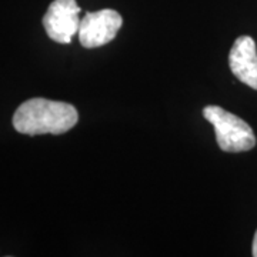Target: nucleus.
Returning <instances> with one entry per match:
<instances>
[{
  "mask_svg": "<svg viewBox=\"0 0 257 257\" xmlns=\"http://www.w3.org/2000/svg\"><path fill=\"white\" fill-rule=\"evenodd\" d=\"M79 120L76 107L64 103L35 97L22 103L13 116V126L19 133L37 135H63Z\"/></svg>",
  "mask_w": 257,
  "mask_h": 257,
  "instance_id": "nucleus-1",
  "label": "nucleus"
},
{
  "mask_svg": "<svg viewBox=\"0 0 257 257\" xmlns=\"http://www.w3.org/2000/svg\"><path fill=\"white\" fill-rule=\"evenodd\" d=\"M203 116L213 124L217 145L223 152L239 153L256 146V136L251 127L236 114L221 109L220 106H206Z\"/></svg>",
  "mask_w": 257,
  "mask_h": 257,
  "instance_id": "nucleus-2",
  "label": "nucleus"
},
{
  "mask_svg": "<svg viewBox=\"0 0 257 257\" xmlns=\"http://www.w3.org/2000/svg\"><path fill=\"white\" fill-rule=\"evenodd\" d=\"M80 8L76 0H53L43 18L47 36L62 45L72 43L80 28Z\"/></svg>",
  "mask_w": 257,
  "mask_h": 257,
  "instance_id": "nucleus-3",
  "label": "nucleus"
},
{
  "mask_svg": "<svg viewBox=\"0 0 257 257\" xmlns=\"http://www.w3.org/2000/svg\"><path fill=\"white\" fill-rule=\"evenodd\" d=\"M123 19L116 10L103 9L86 13L80 20L79 42L86 49L100 47L111 42L121 28Z\"/></svg>",
  "mask_w": 257,
  "mask_h": 257,
  "instance_id": "nucleus-4",
  "label": "nucleus"
},
{
  "mask_svg": "<svg viewBox=\"0 0 257 257\" xmlns=\"http://www.w3.org/2000/svg\"><path fill=\"white\" fill-rule=\"evenodd\" d=\"M231 73L240 82L257 90V49L256 42L250 36L236 39L229 55Z\"/></svg>",
  "mask_w": 257,
  "mask_h": 257,
  "instance_id": "nucleus-5",
  "label": "nucleus"
},
{
  "mask_svg": "<svg viewBox=\"0 0 257 257\" xmlns=\"http://www.w3.org/2000/svg\"><path fill=\"white\" fill-rule=\"evenodd\" d=\"M253 251V256L257 257V231H256V234H254V240H253V248H251Z\"/></svg>",
  "mask_w": 257,
  "mask_h": 257,
  "instance_id": "nucleus-6",
  "label": "nucleus"
}]
</instances>
